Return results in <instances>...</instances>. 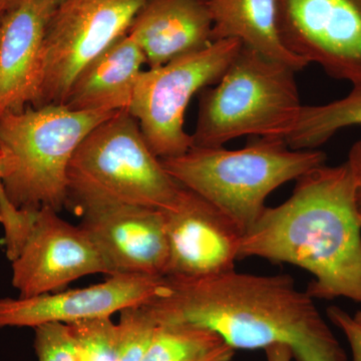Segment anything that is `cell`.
I'll use <instances>...</instances> for the list:
<instances>
[{"mask_svg":"<svg viewBox=\"0 0 361 361\" xmlns=\"http://www.w3.org/2000/svg\"><path fill=\"white\" fill-rule=\"evenodd\" d=\"M326 315L329 322L345 336L350 348L353 361H361V323L337 306L327 308Z\"/></svg>","mask_w":361,"mask_h":361,"instance_id":"cell-23","label":"cell"},{"mask_svg":"<svg viewBox=\"0 0 361 361\" xmlns=\"http://www.w3.org/2000/svg\"><path fill=\"white\" fill-rule=\"evenodd\" d=\"M267 361H292L293 355L290 348L285 345H273L265 349Z\"/></svg>","mask_w":361,"mask_h":361,"instance_id":"cell-25","label":"cell"},{"mask_svg":"<svg viewBox=\"0 0 361 361\" xmlns=\"http://www.w3.org/2000/svg\"><path fill=\"white\" fill-rule=\"evenodd\" d=\"M353 317H355L358 322L361 323V308L355 313V315H353Z\"/></svg>","mask_w":361,"mask_h":361,"instance_id":"cell-29","label":"cell"},{"mask_svg":"<svg viewBox=\"0 0 361 361\" xmlns=\"http://www.w3.org/2000/svg\"><path fill=\"white\" fill-rule=\"evenodd\" d=\"M42 207L23 243L11 259L13 285L20 297L51 293L78 278L111 275L87 233Z\"/></svg>","mask_w":361,"mask_h":361,"instance_id":"cell-10","label":"cell"},{"mask_svg":"<svg viewBox=\"0 0 361 361\" xmlns=\"http://www.w3.org/2000/svg\"><path fill=\"white\" fill-rule=\"evenodd\" d=\"M164 277L116 274L85 288L32 297L0 298V329L35 327L47 323L71 324L142 305L160 291Z\"/></svg>","mask_w":361,"mask_h":361,"instance_id":"cell-13","label":"cell"},{"mask_svg":"<svg viewBox=\"0 0 361 361\" xmlns=\"http://www.w3.org/2000/svg\"><path fill=\"white\" fill-rule=\"evenodd\" d=\"M118 361H142L153 338L157 323L145 304L121 311Z\"/></svg>","mask_w":361,"mask_h":361,"instance_id":"cell-21","label":"cell"},{"mask_svg":"<svg viewBox=\"0 0 361 361\" xmlns=\"http://www.w3.org/2000/svg\"></svg>","mask_w":361,"mask_h":361,"instance_id":"cell-33","label":"cell"},{"mask_svg":"<svg viewBox=\"0 0 361 361\" xmlns=\"http://www.w3.org/2000/svg\"><path fill=\"white\" fill-rule=\"evenodd\" d=\"M68 179L70 198L80 207L116 203L166 211L182 189L128 111H118L85 137L71 158Z\"/></svg>","mask_w":361,"mask_h":361,"instance_id":"cell-6","label":"cell"},{"mask_svg":"<svg viewBox=\"0 0 361 361\" xmlns=\"http://www.w3.org/2000/svg\"><path fill=\"white\" fill-rule=\"evenodd\" d=\"M9 170V161L6 154H0V179L6 177Z\"/></svg>","mask_w":361,"mask_h":361,"instance_id":"cell-27","label":"cell"},{"mask_svg":"<svg viewBox=\"0 0 361 361\" xmlns=\"http://www.w3.org/2000/svg\"><path fill=\"white\" fill-rule=\"evenodd\" d=\"M361 126V85L342 99L319 106H303L293 129L285 137L292 149H317L339 130Z\"/></svg>","mask_w":361,"mask_h":361,"instance_id":"cell-18","label":"cell"},{"mask_svg":"<svg viewBox=\"0 0 361 361\" xmlns=\"http://www.w3.org/2000/svg\"><path fill=\"white\" fill-rule=\"evenodd\" d=\"M21 0H0V9L4 13H7V11H11V9L14 8Z\"/></svg>","mask_w":361,"mask_h":361,"instance_id":"cell-28","label":"cell"},{"mask_svg":"<svg viewBox=\"0 0 361 361\" xmlns=\"http://www.w3.org/2000/svg\"><path fill=\"white\" fill-rule=\"evenodd\" d=\"M4 14H6V13H4V11H2L1 9H0V23H1V20L2 18H4Z\"/></svg>","mask_w":361,"mask_h":361,"instance_id":"cell-30","label":"cell"},{"mask_svg":"<svg viewBox=\"0 0 361 361\" xmlns=\"http://www.w3.org/2000/svg\"><path fill=\"white\" fill-rule=\"evenodd\" d=\"M224 341L213 330L189 323H158L142 361H197Z\"/></svg>","mask_w":361,"mask_h":361,"instance_id":"cell-19","label":"cell"},{"mask_svg":"<svg viewBox=\"0 0 361 361\" xmlns=\"http://www.w3.org/2000/svg\"><path fill=\"white\" fill-rule=\"evenodd\" d=\"M161 212L169 243L166 276L196 279L235 270L244 233L220 209L182 187L172 208Z\"/></svg>","mask_w":361,"mask_h":361,"instance_id":"cell-11","label":"cell"},{"mask_svg":"<svg viewBox=\"0 0 361 361\" xmlns=\"http://www.w3.org/2000/svg\"><path fill=\"white\" fill-rule=\"evenodd\" d=\"M212 39H237L271 59L302 71L308 63L286 49L279 35L276 0H206Z\"/></svg>","mask_w":361,"mask_h":361,"instance_id":"cell-17","label":"cell"},{"mask_svg":"<svg viewBox=\"0 0 361 361\" xmlns=\"http://www.w3.org/2000/svg\"><path fill=\"white\" fill-rule=\"evenodd\" d=\"M80 361H118L120 330L111 317L71 323Z\"/></svg>","mask_w":361,"mask_h":361,"instance_id":"cell-20","label":"cell"},{"mask_svg":"<svg viewBox=\"0 0 361 361\" xmlns=\"http://www.w3.org/2000/svg\"><path fill=\"white\" fill-rule=\"evenodd\" d=\"M235 349L227 344H223L220 348L209 353L205 357L197 361H231L235 355Z\"/></svg>","mask_w":361,"mask_h":361,"instance_id":"cell-26","label":"cell"},{"mask_svg":"<svg viewBox=\"0 0 361 361\" xmlns=\"http://www.w3.org/2000/svg\"><path fill=\"white\" fill-rule=\"evenodd\" d=\"M35 329V349L39 361H80V353L70 326L47 323Z\"/></svg>","mask_w":361,"mask_h":361,"instance_id":"cell-22","label":"cell"},{"mask_svg":"<svg viewBox=\"0 0 361 361\" xmlns=\"http://www.w3.org/2000/svg\"><path fill=\"white\" fill-rule=\"evenodd\" d=\"M0 154H4V152H2L1 148H0Z\"/></svg>","mask_w":361,"mask_h":361,"instance_id":"cell-31","label":"cell"},{"mask_svg":"<svg viewBox=\"0 0 361 361\" xmlns=\"http://www.w3.org/2000/svg\"><path fill=\"white\" fill-rule=\"evenodd\" d=\"M249 257L307 271L313 299L361 304V223L348 164L313 169L284 203L266 207L242 238L239 259Z\"/></svg>","mask_w":361,"mask_h":361,"instance_id":"cell-2","label":"cell"},{"mask_svg":"<svg viewBox=\"0 0 361 361\" xmlns=\"http://www.w3.org/2000/svg\"><path fill=\"white\" fill-rule=\"evenodd\" d=\"M241 47L237 39L216 40L200 51L142 71L128 111L160 160L193 148V137L185 130L188 106L195 94L219 82Z\"/></svg>","mask_w":361,"mask_h":361,"instance_id":"cell-7","label":"cell"},{"mask_svg":"<svg viewBox=\"0 0 361 361\" xmlns=\"http://www.w3.org/2000/svg\"><path fill=\"white\" fill-rule=\"evenodd\" d=\"M144 63V52L127 33L78 73L66 106L73 111L129 110Z\"/></svg>","mask_w":361,"mask_h":361,"instance_id":"cell-16","label":"cell"},{"mask_svg":"<svg viewBox=\"0 0 361 361\" xmlns=\"http://www.w3.org/2000/svg\"><path fill=\"white\" fill-rule=\"evenodd\" d=\"M288 51L334 80L361 85V0H276Z\"/></svg>","mask_w":361,"mask_h":361,"instance_id":"cell-9","label":"cell"},{"mask_svg":"<svg viewBox=\"0 0 361 361\" xmlns=\"http://www.w3.org/2000/svg\"><path fill=\"white\" fill-rule=\"evenodd\" d=\"M212 26L206 0H149L128 35L155 68L212 44Z\"/></svg>","mask_w":361,"mask_h":361,"instance_id":"cell-15","label":"cell"},{"mask_svg":"<svg viewBox=\"0 0 361 361\" xmlns=\"http://www.w3.org/2000/svg\"><path fill=\"white\" fill-rule=\"evenodd\" d=\"M80 209L84 214L80 227L99 249L111 276L167 275L169 243L161 210L116 203L90 204Z\"/></svg>","mask_w":361,"mask_h":361,"instance_id":"cell-12","label":"cell"},{"mask_svg":"<svg viewBox=\"0 0 361 361\" xmlns=\"http://www.w3.org/2000/svg\"><path fill=\"white\" fill-rule=\"evenodd\" d=\"M56 0H21L0 23V118L35 106L42 47Z\"/></svg>","mask_w":361,"mask_h":361,"instance_id":"cell-14","label":"cell"},{"mask_svg":"<svg viewBox=\"0 0 361 361\" xmlns=\"http://www.w3.org/2000/svg\"><path fill=\"white\" fill-rule=\"evenodd\" d=\"M345 163L353 177L356 212L361 223V139L355 142L349 149Z\"/></svg>","mask_w":361,"mask_h":361,"instance_id":"cell-24","label":"cell"},{"mask_svg":"<svg viewBox=\"0 0 361 361\" xmlns=\"http://www.w3.org/2000/svg\"><path fill=\"white\" fill-rule=\"evenodd\" d=\"M145 305L157 323L205 327L235 350L285 345L295 361H348L314 299L289 275L232 270L196 279L166 276Z\"/></svg>","mask_w":361,"mask_h":361,"instance_id":"cell-1","label":"cell"},{"mask_svg":"<svg viewBox=\"0 0 361 361\" xmlns=\"http://www.w3.org/2000/svg\"><path fill=\"white\" fill-rule=\"evenodd\" d=\"M116 113L47 104L1 116L0 148L9 161L1 182L11 203L59 212L70 198L68 171L73 154L94 128Z\"/></svg>","mask_w":361,"mask_h":361,"instance_id":"cell-5","label":"cell"},{"mask_svg":"<svg viewBox=\"0 0 361 361\" xmlns=\"http://www.w3.org/2000/svg\"><path fill=\"white\" fill-rule=\"evenodd\" d=\"M169 175L220 209L245 234L273 191L326 163L319 149H292L281 137H261L244 148H193L161 160Z\"/></svg>","mask_w":361,"mask_h":361,"instance_id":"cell-3","label":"cell"},{"mask_svg":"<svg viewBox=\"0 0 361 361\" xmlns=\"http://www.w3.org/2000/svg\"><path fill=\"white\" fill-rule=\"evenodd\" d=\"M149 0H61L42 47V87L33 108L65 104L75 78L129 32Z\"/></svg>","mask_w":361,"mask_h":361,"instance_id":"cell-8","label":"cell"},{"mask_svg":"<svg viewBox=\"0 0 361 361\" xmlns=\"http://www.w3.org/2000/svg\"><path fill=\"white\" fill-rule=\"evenodd\" d=\"M56 2H58V4H59V2L61 1V0H56Z\"/></svg>","mask_w":361,"mask_h":361,"instance_id":"cell-32","label":"cell"},{"mask_svg":"<svg viewBox=\"0 0 361 361\" xmlns=\"http://www.w3.org/2000/svg\"><path fill=\"white\" fill-rule=\"evenodd\" d=\"M295 73L242 44L219 82L202 90L193 147L219 148L246 135L284 140L303 108Z\"/></svg>","mask_w":361,"mask_h":361,"instance_id":"cell-4","label":"cell"}]
</instances>
